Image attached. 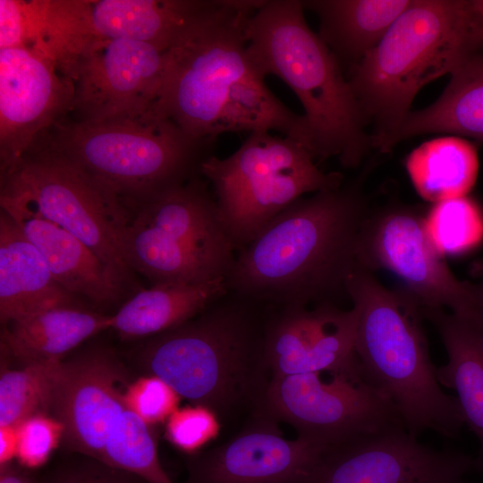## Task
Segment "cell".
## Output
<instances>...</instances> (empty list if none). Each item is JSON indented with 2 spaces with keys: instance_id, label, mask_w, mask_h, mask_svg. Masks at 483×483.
<instances>
[{
  "instance_id": "1",
  "label": "cell",
  "mask_w": 483,
  "mask_h": 483,
  "mask_svg": "<svg viewBox=\"0 0 483 483\" xmlns=\"http://www.w3.org/2000/svg\"><path fill=\"white\" fill-rule=\"evenodd\" d=\"M265 0H223L165 51L156 110L197 140L276 131L313 154L303 114L266 86L247 53L245 25Z\"/></svg>"
},
{
  "instance_id": "2",
  "label": "cell",
  "mask_w": 483,
  "mask_h": 483,
  "mask_svg": "<svg viewBox=\"0 0 483 483\" xmlns=\"http://www.w3.org/2000/svg\"><path fill=\"white\" fill-rule=\"evenodd\" d=\"M369 213L355 184L296 199L236 252L227 290L276 308L335 304Z\"/></svg>"
},
{
  "instance_id": "3",
  "label": "cell",
  "mask_w": 483,
  "mask_h": 483,
  "mask_svg": "<svg viewBox=\"0 0 483 483\" xmlns=\"http://www.w3.org/2000/svg\"><path fill=\"white\" fill-rule=\"evenodd\" d=\"M267 307L228 291L194 318L152 336L140 352L148 375L201 406L220 424L258 410L272 377Z\"/></svg>"
},
{
  "instance_id": "4",
  "label": "cell",
  "mask_w": 483,
  "mask_h": 483,
  "mask_svg": "<svg viewBox=\"0 0 483 483\" xmlns=\"http://www.w3.org/2000/svg\"><path fill=\"white\" fill-rule=\"evenodd\" d=\"M357 313L354 350L362 373L401 415L411 435L456 437L464 425L455 396L438 382L422 308L404 288L388 289L357 267L346 282Z\"/></svg>"
},
{
  "instance_id": "5",
  "label": "cell",
  "mask_w": 483,
  "mask_h": 483,
  "mask_svg": "<svg viewBox=\"0 0 483 483\" xmlns=\"http://www.w3.org/2000/svg\"><path fill=\"white\" fill-rule=\"evenodd\" d=\"M247 53L265 78L275 75L304 109L317 161L337 157L357 167L369 147L365 116L340 62L313 32L299 0H265L247 20Z\"/></svg>"
},
{
  "instance_id": "6",
  "label": "cell",
  "mask_w": 483,
  "mask_h": 483,
  "mask_svg": "<svg viewBox=\"0 0 483 483\" xmlns=\"http://www.w3.org/2000/svg\"><path fill=\"white\" fill-rule=\"evenodd\" d=\"M216 140H197L156 108L100 121L60 119L34 148L76 166L127 204L201 175Z\"/></svg>"
},
{
  "instance_id": "7",
  "label": "cell",
  "mask_w": 483,
  "mask_h": 483,
  "mask_svg": "<svg viewBox=\"0 0 483 483\" xmlns=\"http://www.w3.org/2000/svg\"><path fill=\"white\" fill-rule=\"evenodd\" d=\"M478 46L468 1L412 0L348 79L366 121L376 124L370 138L396 127L417 93Z\"/></svg>"
},
{
  "instance_id": "8",
  "label": "cell",
  "mask_w": 483,
  "mask_h": 483,
  "mask_svg": "<svg viewBox=\"0 0 483 483\" xmlns=\"http://www.w3.org/2000/svg\"><path fill=\"white\" fill-rule=\"evenodd\" d=\"M225 232L237 252L296 199L343 185L339 172H324L302 142L258 131L225 158L201 165Z\"/></svg>"
},
{
  "instance_id": "9",
  "label": "cell",
  "mask_w": 483,
  "mask_h": 483,
  "mask_svg": "<svg viewBox=\"0 0 483 483\" xmlns=\"http://www.w3.org/2000/svg\"><path fill=\"white\" fill-rule=\"evenodd\" d=\"M1 182L0 204L28 208L73 234L127 287L131 269L121 233L130 219L123 199L41 148H34Z\"/></svg>"
},
{
  "instance_id": "10",
  "label": "cell",
  "mask_w": 483,
  "mask_h": 483,
  "mask_svg": "<svg viewBox=\"0 0 483 483\" xmlns=\"http://www.w3.org/2000/svg\"><path fill=\"white\" fill-rule=\"evenodd\" d=\"M254 413L284 422L298 436L326 446L406 429L394 406L365 377L359 360L335 370L272 377Z\"/></svg>"
},
{
  "instance_id": "11",
  "label": "cell",
  "mask_w": 483,
  "mask_h": 483,
  "mask_svg": "<svg viewBox=\"0 0 483 483\" xmlns=\"http://www.w3.org/2000/svg\"><path fill=\"white\" fill-rule=\"evenodd\" d=\"M357 263L370 272H390L421 308L483 318V289L452 273L426 234L424 216L413 207L391 205L369 213L360 231Z\"/></svg>"
},
{
  "instance_id": "12",
  "label": "cell",
  "mask_w": 483,
  "mask_h": 483,
  "mask_svg": "<svg viewBox=\"0 0 483 483\" xmlns=\"http://www.w3.org/2000/svg\"><path fill=\"white\" fill-rule=\"evenodd\" d=\"M474 470L470 455L394 428L327 445L308 483H467Z\"/></svg>"
},
{
  "instance_id": "13",
  "label": "cell",
  "mask_w": 483,
  "mask_h": 483,
  "mask_svg": "<svg viewBox=\"0 0 483 483\" xmlns=\"http://www.w3.org/2000/svg\"><path fill=\"white\" fill-rule=\"evenodd\" d=\"M165 51L128 39H94L78 54L67 76L76 121L135 115L156 107Z\"/></svg>"
},
{
  "instance_id": "14",
  "label": "cell",
  "mask_w": 483,
  "mask_h": 483,
  "mask_svg": "<svg viewBox=\"0 0 483 483\" xmlns=\"http://www.w3.org/2000/svg\"><path fill=\"white\" fill-rule=\"evenodd\" d=\"M72 80L41 52L0 48L1 175L13 171L70 111Z\"/></svg>"
},
{
  "instance_id": "15",
  "label": "cell",
  "mask_w": 483,
  "mask_h": 483,
  "mask_svg": "<svg viewBox=\"0 0 483 483\" xmlns=\"http://www.w3.org/2000/svg\"><path fill=\"white\" fill-rule=\"evenodd\" d=\"M124 367L109 351L93 348L63 360L49 415L64 427V440L75 452L99 462L118 416L127 408Z\"/></svg>"
},
{
  "instance_id": "16",
  "label": "cell",
  "mask_w": 483,
  "mask_h": 483,
  "mask_svg": "<svg viewBox=\"0 0 483 483\" xmlns=\"http://www.w3.org/2000/svg\"><path fill=\"white\" fill-rule=\"evenodd\" d=\"M222 0H57L63 32L79 52L94 39H128L168 50Z\"/></svg>"
},
{
  "instance_id": "17",
  "label": "cell",
  "mask_w": 483,
  "mask_h": 483,
  "mask_svg": "<svg viewBox=\"0 0 483 483\" xmlns=\"http://www.w3.org/2000/svg\"><path fill=\"white\" fill-rule=\"evenodd\" d=\"M249 421L193 462L191 483H308L326 446L286 438L277 422L260 414Z\"/></svg>"
},
{
  "instance_id": "18",
  "label": "cell",
  "mask_w": 483,
  "mask_h": 483,
  "mask_svg": "<svg viewBox=\"0 0 483 483\" xmlns=\"http://www.w3.org/2000/svg\"><path fill=\"white\" fill-rule=\"evenodd\" d=\"M267 307L266 354L272 377L335 370L358 361L357 313L335 303Z\"/></svg>"
},
{
  "instance_id": "19",
  "label": "cell",
  "mask_w": 483,
  "mask_h": 483,
  "mask_svg": "<svg viewBox=\"0 0 483 483\" xmlns=\"http://www.w3.org/2000/svg\"><path fill=\"white\" fill-rule=\"evenodd\" d=\"M131 221L156 228L191 249L225 279L236 251L222 223L208 182L196 176L132 204Z\"/></svg>"
},
{
  "instance_id": "20",
  "label": "cell",
  "mask_w": 483,
  "mask_h": 483,
  "mask_svg": "<svg viewBox=\"0 0 483 483\" xmlns=\"http://www.w3.org/2000/svg\"><path fill=\"white\" fill-rule=\"evenodd\" d=\"M36 247L56 282L73 295L106 305L126 288L80 239L40 215L20 206L0 204Z\"/></svg>"
},
{
  "instance_id": "21",
  "label": "cell",
  "mask_w": 483,
  "mask_h": 483,
  "mask_svg": "<svg viewBox=\"0 0 483 483\" xmlns=\"http://www.w3.org/2000/svg\"><path fill=\"white\" fill-rule=\"evenodd\" d=\"M13 218L0 214V320L4 325L43 310L78 306Z\"/></svg>"
},
{
  "instance_id": "22",
  "label": "cell",
  "mask_w": 483,
  "mask_h": 483,
  "mask_svg": "<svg viewBox=\"0 0 483 483\" xmlns=\"http://www.w3.org/2000/svg\"><path fill=\"white\" fill-rule=\"evenodd\" d=\"M422 313L447 353L446 363L436 369L438 382L456 393L464 425L479 441L475 470L483 472V318L443 309L422 308Z\"/></svg>"
},
{
  "instance_id": "23",
  "label": "cell",
  "mask_w": 483,
  "mask_h": 483,
  "mask_svg": "<svg viewBox=\"0 0 483 483\" xmlns=\"http://www.w3.org/2000/svg\"><path fill=\"white\" fill-rule=\"evenodd\" d=\"M439 132L483 140V55L466 57L436 102L410 112L393 130L371 139V147L388 152L409 138Z\"/></svg>"
},
{
  "instance_id": "24",
  "label": "cell",
  "mask_w": 483,
  "mask_h": 483,
  "mask_svg": "<svg viewBox=\"0 0 483 483\" xmlns=\"http://www.w3.org/2000/svg\"><path fill=\"white\" fill-rule=\"evenodd\" d=\"M226 292L225 279L154 284L111 315L110 328L124 340L150 338L194 318Z\"/></svg>"
},
{
  "instance_id": "25",
  "label": "cell",
  "mask_w": 483,
  "mask_h": 483,
  "mask_svg": "<svg viewBox=\"0 0 483 483\" xmlns=\"http://www.w3.org/2000/svg\"><path fill=\"white\" fill-rule=\"evenodd\" d=\"M1 348L23 365L63 360L92 335L110 328L111 315L79 306L56 307L8 324Z\"/></svg>"
},
{
  "instance_id": "26",
  "label": "cell",
  "mask_w": 483,
  "mask_h": 483,
  "mask_svg": "<svg viewBox=\"0 0 483 483\" xmlns=\"http://www.w3.org/2000/svg\"><path fill=\"white\" fill-rule=\"evenodd\" d=\"M412 0H309L320 38L338 61L356 65L384 38Z\"/></svg>"
},
{
  "instance_id": "27",
  "label": "cell",
  "mask_w": 483,
  "mask_h": 483,
  "mask_svg": "<svg viewBox=\"0 0 483 483\" xmlns=\"http://www.w3.org/2000/svg\"><path fill=\"white\" fill-rule=\"evenodd\" d=\"M121 248L129 267L152 284H201L225 279L199 254L163 232L132 221L123 229Z\"/></svg>"
},
{
  "instance_id": "28",
  "label": "cell",
  "mask_w": 483,
  "mask_h": 483,
  "mask_svg": "<svg viewBox=\"0 0 483 483\" xmlns=\"http://www.w3.org/2000/svg\"><path fill=\"white\" fill-rule=\"evenodd\" d=\"M405 166L417 193L437 203L466 196L479 173L473 146L457 136L428 140L407 157Z\"/></svg>"
},
{
  "instance_id": "29",
  "label": "cell",
  "mask_w": 483,
  "mask_h": 483,
  "mask_svg": "<svg viewBox=\"0 0 483 483\" xmlns=\"http://www.w3.org/2000/svg\"><path fill=\"white\" fill-rule=\"evenodd\" d=\"M63 360L2 367L0 427L14 428L38 414H49L50 402Z\"/></svg>"
},
{
  "instance_id": "30",
  "label": "cell",
  "mask_w": 483,
  "mask_h": 483,
  "mask_svg": "<svg viewBox=\"0 0 483 483\" xmlns=\"http://www.w3.org/2000/svg\"><path fill=\"white\" fill-rule=\"evenodd\" d=\"M100 462L147 483H174L159 462L150 426L128 408L116 419Z\"/></svg>"
},
{
  "instance_id": "31",
  "label": "cell",
  "mask_w": 483,
  "mask_h": 483,
  "mask_svg": "<svg viewBox=\"0 0 483 483\" xmlns=\"http://www.w3.org/2000/svg\"><path fill=\"white\" fill-rule=\"evenodd\" d=\"M424 228L440 256L463 255L483 242V211L467 196L443 200L424 216Z\"/></svg>"
},
{
  "instance_id": "32",
  "label": "cell",
  "mask_w": 483,
  "mask_h": 483,
  "mask_svg": "<svg viewBox=\"0 0 483 483\" xmlns=\"http://www.w3.org/2000/svg\"><path fill=\"white\" fill-rule=\"evenodd\" d=\"M16 458L27 468L43 465L64 438V427L49 414H38L16 427Z\"/></svg>"
},
{
  "instance_id": "33",
  "label": "cell",
  "mask_w": 483,
  "mask_h": 483,
  "mask_svg": "<svg viewBox=\"0 0 483 483\" xmlns=\"http://www.w3.org/2000/svg\"><path fill=\"white\" fill-rule=\"evenodd\" d=\"M180 396L163 380L148 375L129 384L126 407L151 426L166 420L178 408Z\"/></svg>"
},
{
  "instance_id": "34",
  "label": "cell",
  "mask_w": 483,
  "mask_h": 483,
  "mask_svg": "<svg viewBox=\"0 0 483 483\" xmlns=\"http://www.w3.org/2000/svg\"><path fill=\"white\" fill-rule=\"evenodd\" d=\"M220 423L216 415L201 406L177 409L166 419L165 436L178 449L191 453L217 436Z\"/></svg>"
},
{
  "instance_id": "35",
  "label": "cell",
  "mask_w": 483,
  "mask_h": 483,
  "mask_svg": "<svg viewBox=\"0 0 483 483\" xmlns=\"http://www.w3.org/2000/svg\"><path fill=\"white\" fill-rule=\"evenodd\" d=\"M131 477L129 472L104 464L99 469L64 472L52 483H138Z\"/></svg>"
},
{
  "instance_id": "36",
  "label": "cell",
  "mask_w": 483,
  "mask_h": 483,
  "mask_svg": "<svg viewBox=\"0 0 483 483\" xmlns=\"http://www.w3.org/2000/svg\"><path fill=\"white\" fill-rule=\"evenodd\" d=\"M17 452L16 428L0 427V464H8Z\"/></svg>"
},
{
  "instance_id": "37",
  "label": "cell",
  "mask_w": 483,
  "mask_h": 483,
  "mask_svg": "<svg viewBox=\"0 0 483 483\" xmlns=\"http://www.w3.org/2000/svg\"><path fill=\"white\" fill-rule=\"evenodd\" d=\"M470 14L479 46H483V0L469 1Z\"/></svg>"
},
{
  "instance_id": "38",
  "label": "cell",
  "mask_w": 483,
  "mask_h": 483,
  "mask_svg": "<svg viewBox=\"0 0 483 483\" xmlns=\"http://www.w3.org/2000/svg\"><path fill=\"white\" fill-rule=\"evenodd\" d=\"M0 483H37L31 477L13 467L11 463L1 466Z\"/></svg>"
},
{
  "instance_id": "39",
  "label": "cell",
  "mask_w": 483,
  "mask_h": 483,
  "mask_svg": "<svg viewBox=\"0 0 483 483\" xmlns=\"http://www.w3.org/2000/svg\"><path fill=\"white\" fill-rule=\"evenodd\" d=\"M470 275L479 280V285L483 289V258L473 261L470 267Z\"/></svg>"
}]
</instances>
